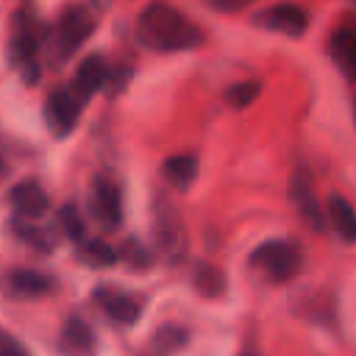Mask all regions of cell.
I'll return each mask as SVG.
<instances>
[{
  "label": "cell",
  "instance_id": "1",
  "mask_svg": "<svg viewBox=\"0 0 356 356\" xmlns=\"http://www.w3.org/2000/svg\"><path fill=\"white\" fill-rule=\"evenodd\" d=\"M136 36L150 50H189L203 42L200 28L167 3H150L139 14Z\"/></svg>",
  "mask_w": 356,
  "mask_h": 356
},
{
  "label": "cell",
  "instance_id": "2",
  "mask_svg": "<svg viewBox=\"0 0 356 356\" xmlns=\"http://www.w3.org/2000/svg\"><path fill=\"white\" fill-rule=\"evenodd\" d=\"M250 264L264 273L270 281L281 284V281H289L298 275L303 259H300V250L292 245V242H284V239H270L264 245H259L253 253H250Z\"/></svg>",
  "mask_w": 356,
  "mask_h": 356
},
{
  "label": "cell",
  "instance_id": "3",
  "mask_svg": "<svg viewBox=\"0 0 356 356\" xmlns=\"http://www.w3.org/2000/svg\"><path fill=\"white\" fill-rule=\"evenodd\" d=\"M95 31V14L86 8V6H70L61 11V19H58V28H56V36H58V47L64 56L75 53Z\"/></svg>",
  "mask_w": 356,
  "mask_h": 356
},
{
  "label": "cell",
  "instance_id": "4",
  "mask_svg": "<svg viewBox=\"0 0 356 356\" xmlns=\"http://www.w3.org/2000/svg\"><path fill=\"white\" fill-rule=\"evenodd\" d=\"M153 228H156L159 248L170 261L181 259L186 253V234H184L181 217L175 214V209L167 200H159V211L153 214Z\"/></svg>",
  "mask_w": 356,
  "mask_h": 356
},
{
  "label": "cell",
  "instance_id": "5",
  "mask_svg": "<svg viewBox=\"0 0 356 356\" xmlns=\"http://www.w3.org/2000/svg\"><path fill=\"white\" fill-rule=\"evenodd\" d=\"M289 197L295 203V209L300 211V217L314 228V231H323L325 228V211L314 195V184H312V175L306 167H298L289 178Z\"/></svg>",
  "mask_w": 356,
  "mask_h": 356
},
{
  "label": "cell",
  "instance_id": "6",
  "mask_svg": "<svg viewBox=\"0 0 356 356\" xmlns=\"http://www.w3.org/2000/svg\"><path fill=\"white\" fill-rule=\"evenodd\" d=\"M78 114H81V97L72 89H53L47 95L44 120H47V125L56 136L72 134V128L78 122Z\"/></svg>",
  "mask_w": 356,
  "mask_h": 356
},
{
  "label": "cell",
  "instance_id": "7",
  "mask_svg": "<svg viewBox=\"0 0 356 356\" xmlns=\"http://www.w3.org/2000/svg\"><path fill=\"white\" fill-rule=\"evenodd\" d=\"M256 25L298 39L309 28V14H306V8L295 6V3H278V6H270L261 14H256Z\"/></svg>",
  "mask_w": 356,
  "mask_h": 356
},
{
  "label": "cell",
  "instance_id": "8",
  "mask_svg": "<svg viewBox=\"0 0 356 356\" xmlns=\"http://www.w3.org/2000/svg\"><path fill=\"white\" fill-rule=\"evenodd\" d=\"M92 211L103 228H117L122 222V195L111 178L97 175L92 181Z\"/></svg>",
  "mask_w": 356,
  "mask_h": 356
},
{
  "label": "cell",
  "instance_id": "9",
  "mask_svg": "<svg viewBox=\"0 0 356 356\" xmlns=\"http://www.w3.org/2000/svg\"><path fill=\"white\" fill-rule=\"evenodd\" d=\"M36 44H39L36 28H33V25H22V28L14 31V36H11V47H8V53H11V64L25 75L28 83H33L36 75H39V67H36Z\"/></svg>",
  "mask_w": 356,
  "mask_h": 356
},
{
  "label": "cell",
  "instance_id": "10",
  "mask_svg": "<svg viewBox=\"0 0 356 356\" xmlns=\"http://www.w3.org/2000/svg\"><path fill=\"white\" fill-rule=\"evenodd\" d=\"M8 203H11L14 211L22 214V217H42V214L47 211V206H50V200H47L42 184L33 181V178L14 184L11 192H8Z\"/></svg>",
  "mask_w": 356,
  "mask_h": 356
},
{
  "label": "cell",
  "instance_id": "11",
  "mask_svg": "<svg viewBox=\"0 0 356 356\" xmlns=\"http://www.w3.org/2000/svg\"><path fill=\"white\" fill-rule=\"evenodd\" d=\"M328 53L345 78H356V25H339L331 33Z\"/></svg>",
  "mask_w": 356,
  "mask_h": 356
},
{
  "label": "cell",
  "instance_id": "12",
  "mask_svg": "<svg viewBox=\"0 0 356 356\" xmlns=\"http://www.w3.org/2000/svg\"><path fill=\"white\" fill-rule=\"evenodd\" d=\"M97 303L103 306V312H106L111 320H117V323H122V325L136 323L139 314H142L139 298H134V295H128V292H120V289H97Z\"/></svg>",
  "mask_w": 356,
  "mask_h": 356
},
{
  "label": "cell",
  "instance_id": "13",
  "mask_svg": "<svg viewBox=\"0 0 356 356\" xmlns=\"http://www.w3.org/2000/svg\"><path fill=\"white\" fill-rule=\"evenodd\" d=\"M108 81V67L100 56H86L75 72V81H72V92L81 97V100H89L95 92H100Z\"/></svg>",
  "mask_w": 356,
  "mask_h": 356
},
{
  "label": "cell",
  "instance_id": "14",
  "mask_svg": "<svg viewBox=\"0 0 356 356\" xmlns=\"http://www.w3.org/2000/svg\"><path fill=\"white\" fill-rule=\"evenodd\" d=\"M325 217H328V222H331V228L337 231L339 239L356 242V211H353V206L342 195H328Z\"/></svg>",
  "mask_w": 356,
  "mask_h": 356
},
{
  "label": "cell",
  "instance_id": "15",
  "mask_svg": "<svg viewBox=\"0 0 356 356\" xmlns=\"http://www.w3.org/2000/svg\"><path fill=\"white\" fill-rule=\"evenodd\" d=\"M8 289L14 295H22V298H36V295H47L56 289L53 278L44 275V273H36V270H14L8 275Z\"/></svg>",
  "mask_w": 356,
  "mask_h": 356
},
{
  "label": "cell",
  "instance_id": "16",
  "mask_svg": "<svg viewBox=\"0 0 356 356\" xmlns=\"http://www.w3.org/2000/svg\"><path fill=\"white\" fill-rule=\"evenodd\" d=\"M195 175H197V161H195V156L181 153V156H170V159L164 161V178H167L175 189H189V184L195 181Z\"/></svg>",
  "mask_w": 356,
  "mask_h": 356
},
{
  "label": "cell",
  "instance_id": "17",
  "mask_svg": "<svg viewBox=\"0 0 356 356\" xmlns=\"http://www.w3.org/2000/svg\"><path fill=\"white\" fill-rule=\"evenodd\" d=\"M61 339H64V348H70L72 353H81V356L92 353V348H95V334L81 317H72L64 325V337Z\"/></svg>",
  "mask_w": 356,
  "mask_h": 356
},
{
  "label": "cell",
  "instance_id": "18",
  "mask_svg": "<svg viewBox=\"0 0 356 356\" xmlns=\"http://www.w3.org/2000/svg\"><path fill=\"white\" fill-rule=\"evenodd\" d=\"M78 256H81V261L89 264V267H111V264L120 259V253H117L108 242H103V239H89V242L81 239Z\"/></svg>",
  "mask_w": 356,
  "mask_h": 356
},
{
  "label": "cell",
  "instance_id": "19",
  "mask_svg": "<svg viewBox=\"0 0 356 356\" xmlns=\"http://www.w3.org/2000/svg\"><path fill=\"white\" fill-rule=\"evenodd\" d=\"M195 289L200 295H206V298H220L225 292V275H222V270H217L209 261H200L195 267Z\"/></svg>",
  "mask_w": 356,
  "mask_h": 356
},
{
  "label": "cell",
  "instance_id": "20",
  "mask_svg": "<svg viewBox=\"0 0 356 356\" xmlns=\"http://www.w3.org/2000/svg\"><path fill=\"white\" fill-rule=\"evenodd\" d=\"M259 92H261V83L259 81H239V83H231L225 89V100L234 108H245V106H250L259 97Z\"/></svg>",
  "mask_w": 356,
  "mask_h": 356
},
{
  "label": "cell",
  "instance_id": "21",
  "mask_svg": "<svg viewBox=\"0 0 356 356\" xmlns=\"http://www.w3.org/2000/svg\"><path fill=\"white\" fill-rule=\"evenodd\" d=\"M58 220H61V228H64V234L70 239H75V242L83 239V220H81V214H78V209L72 203H64L58 209Z\"/></svg>",
  "mask_w": 356,
  "mask_h": 356
},
{
  "label": "cell",
  "instance_id": "22",
  "mask_svg": "<svg viewBox=\"0 0 356 356\" xmlns=\"http://www.w3.org/2000/svg\"><path fill=\"white\" fill-rule=\"evenodd\" d=\"M14 231L19 234V239H25L28 245H33L36 250H53V239L47 236V231L36 228V225H14Z\"/></svg>",
  "mask_w": 356,
  "mask_h": 356
},
{
  "label": "cell",
  "instance_id": "23",
  "mask_svg": "<svg viewBox=\"0 0 356 356\" xmlns=\"http://www.w3.org/2000/svg\"><path fill=\"white\" fill-rule=\"evenodd\" d=\"M0 356H28L25 348L6 331H0Z\"/></svg>",
  "mask_w": 356,
  "mask_h": 356
},
{
  "label": "cell",
  "instance_id": "24",
  "mask_svg": "<svg viewBox=\"0 0 356 356\" xmlns=\"http://www.w3.org/2000/svg\"><path fill=\"white\" fill-rule=\"evenodd\" d=\"M214 8H220V11H239V8H245V6H250L253 0H209Z\"/></svg>",
  "mask_w": 356,
  "mask_h": 356
},
{
  "label": "cell",
  "instance_id": "25",
  "mask_svg": "<svg viewBox=\"0 0 356 356\" xmlns=\"http://www.w3.org/2000/svg\"><path fill=\"white\" fill-rule=\"evenodd\" d=\"M3 170H6V167H3V161H0V175H3Z\"/></svg>",
  "mask_w": 356,
  "mask_h": 356
},
{
  "label": "cell",
  "instance_id": "26",
  "mask_svg": "<svg viewBox=\"0 0 356 356\" xmlns=\"http://www.w3.org/2000/svg\"><path fill=\"white\" fill-rule=\"evenodd\" d=\"M242 356H253V353H242Z\"/></svg>",
  "mask_w": 356,
  "mask_h": 356
}]
</instances>
